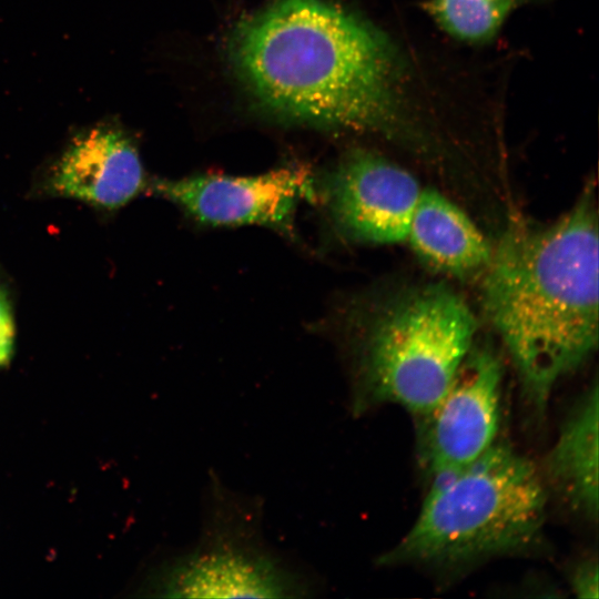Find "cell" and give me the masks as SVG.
Returning a JSON list of instances; mask_svg holds the SVG:
<instances>
[{"label": "cell", "instance_id": "6da1fadb", "mask_svg": "<svg viewBox=\"0 0 599 599\" xmlns=\"http://www.w3.org/2000/svg\"><path fill=\"white\" fill-rule=\"evenodd\" d=\"M236 74L271 112L297 122L397 138L405 72L390 42L325 0H275L234 30Z\"/></svg>", "mask_w": 599, "mask_h": 599}, {"label": "cell", "instance_id": "7a4b0ae2", "mask_svg": "<svg viewBox=\"0 0 599 599\" xmlns=\"http://www.w3.org/2000/svg\"><path fill=\"white\" fill-rule=\"evenodd\" d=\"M598 256L590 189L550 225L510 229L484 271L483 307L538 414L555 385L597 349Z\"/></svg>", "mask_w": 599, "mask_h": 599}, {"label": "cell", "instance_id": "3957f363", "mask_svg": "<svg viewBox=\"0 0 599 599\" xmlns=\"http://www.w3.org/2000/svg\"><path fill=\"white\" fill-rule=\"evenodd\" d=\"M547 491L537 467L495 441L435 478L409 530L379 564L451 566L527 550L541 536Z\"/></svg>", "mask_w": 599, "mask_h": 599}, {"label": "cell", "instance_id": "277c9868", "mask_svg": "<svg viewBox=\"0 0 599 599\" xmlns=\"http://www.w3.org/2000/svg\"><path fill=\"white\" fill-rule=\"evenodd\" d=\"M476 332L473 311L447 285L430 283L399 293L364 335L355 410L392 403L427 415L473 348Z\"/></svg>", "mask_w": 599, "mask_h": 599}, {"label": "cell", "instance_id": "5b68a950", "mask_svg": "<svg viewBox=\"0 0 599 599\" xmlns=\"http://www.w3.org/2000/svg\"><path fill=\"white\" fill-rule=\"evenodd\" d=\"M210 514L194 548L158 573L153 589L174 598H291L314 590L313 581L265 544L251 501L215 484Z\"/></svg>", "mask_w": 599, "mask_h": 599}, {"label": "cell", "instance_id": "8992f818", "mask_svg": "<svg viewBox=\"0 0 599 599\" xmlns=\"http://www.w3.org/2000/svg\"><path fill=\"white\" fill-rule=\"evenodd\" d=\"M501 382L498 357L473 346L443 397L422 417L420 458L433 479L464 468L496 441Z\"/></svg>", "mask_w": 599, "mask_h": 599}, {"label": "cell", "instance_id": "52a82bcc", "mask_svg": "<svg viewBox=\"0 0 599 599\" xmlns=\"http://www.w3.org/2000/svg\"><path fill=\"white\" fill-rule=\"evenodd\" d=\"M155 190L189 215L211 225H264L293 235L296 209L315 200L312 172L285 166L253 176L196 175L163 180Z\"/></svg>", "mask_w": 599, "mask_h": 599}, {"label": "cell", "instance_id": "ba28073f", "mask_svg": "<svg viewBox=\"0 0 599 599\" xmlns=\"http://www.w3.org/2000/svg\"><path fill=\"white\" fill-rule=\"evenodd\" d=\"M423 186L406 169L365 150L346 154L332 172L326 197L335 223L349 238L405 243Z\"/></svg>", "mask_w": 599, "mask_h": 599}, {"label": "cell", "instance_id": "9c48e42d", "mask_svg": "<svg viewBox=\"0 0 599 599\" xmlns=\"http://www.w3.org/2000/svg\"><path fill=\"white\" fill-rule=\"evenodd\" d=\"M51 184L64 196L115 209L139 193L143 169L129 136L102 124L72 139L57 163Z\"/></svg>", "mask_w": 599, "mask_h": 599}, {"label": "cell", "instance_id": "30bf717a", "mask_svg": "<svg viewBox=\"0 0 599 599\" xmlns=\"http://www.w3.org/2000/svg\"><path fill=\"white\" fill-rule=\"evenodd\" d=\"M405 243L430 267L454 276L485 271L493 254L473 220L434 189H423Z\"/></svg>", "mask_w": 599, "mask_h": 599}, {"label": "cell", "instance_id": "8fae6325", "mask_svg": "<svg viewBox=\"0 0 599 599\" xmlns=\"http://www.w3.org/2000/svg\"><path fill=\"white\" fill-rule=\"evenodd\" d=\"M597 382L565 420L546 459V477L572 510L588 519L598 518Z\"/></svg>", "mask_w": 599, "mask_h": 599}, {"label": "cell", "instance_id": "7c38bea8", "mask_svg": "<svg viewBox=\"0 0 599 599\" xmlns=\"http://www.w3.org/2000/svg\"><path fill=\"white\" fill-rule=\"evenodd\" d=\"M524 0H428L424 8L438 27L457 40L490 41Z\"/></svg>", "mask_w": 599, "mask_h": 599}, {"label": "cell", "instance_id": "4fadbf2b", "mask_svg": "<svg viewBox=\"0 0 599 599\" xmlns=\"http://www.w3.org/2000/svg\"><path fill=\"white\" fill-rule=\"evenodd\" d=\"M571 589L580 598H598V566L596 561L581 564L572 573Z\"/></svg>", "mask_w": 599, "mask_h": 599}, {"label": "cell", "instance_id": "5bb4252c", "mask_svg": "<svg viewBox=\"0 0 599 599\" xmlns=\"http://www.w3.org/2000/svg\"><path fill=\"white\" fill-rule=\"evenodd\" d=\"M0 336L13 337V322L7 298L0 290Z\"/></svg>", "mask_w": 599, "mask_h": 599}, {"label": "cell", "instance_id": "9a60e30c", "mask_svg": "<svg viewBox=\"0 0 599 599\" xmlns=\"http://www.w3.org/2000/svg\"><path fill=\"white\" fill-rule=\"evenodd\" d=\"M13 337L0 336V365L7 363L12 353Z\"/></svg>", "mask_w": 599, "mask_h": 599}]
</instances>
